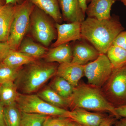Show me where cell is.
Here are the masks:
<instances>
[{"label": "cell", "mask_w": 126, "mask_h": 126, "mask_svg": "<svg viewBox=\"0 0 126 126\" xmlns=\"http://www.w3.org/2000/svg\"><path fill=\"white\" fill-rule=\"evenodd\" d=\"M11 50L7 42H0V63L4 59Z\"/></svg>", "instance_id": "cell-29"}, {"label": "cell", "mask_w": 126, "mask_h": 126, "mask_svg": "<svg viewBox=\"0 0 126 126\" xmlns=\"http://www.w3.org/2000/svg\"><path fill=\"white\" fill-rule=\"evenodd\" d=\"M4 119L6 126H20L21 112L16 103L4 107Z\"/></svg>", "instance_id": "cell-24"}, {"label": "cell", "mask_w": 126, "mask_h": 126, "mask_svg": "<svg viewBox=\"0 0 126 126\" xmlns=\"http://www.w3.org/2000/svg\"><path fill=\"white\" fill-rule=\"evenodd\" d=\"M104 92L115 108L126 104V64L113 70L106 83Z\"/></svg>", "instance_id": "cell-7"}, {"label": "cell", "mask_w": 126, "mask_h": 126, "mask_svg": "<svg viewBox=\"0 0 126 126\" xmlns=\"http://www.w3.org/2000/svg\"><path fill=\"white\" fill-rule=\"evenodd\" d=\"M52 18L43 11L35 6L30 16L29 29L33 37L47 47L57 38L55 24Z\"/></svg>", "instance_id": "cell-6"}, {"label": "cell", "mask_w": 126, "mask_h": 126, "mask_svg": "<svg viewBox=\"0 0 126 126\" xmlns=\"http://www.w3.org/2000/svg\"><path fill=\"white\" fill-rule=\"evenodd\" d=\"M71 45L73 58L72 62L84 65L89 61L97 58L100 53L92 45L87 41L81 39L75 41Z\"/></svg>", "instance_id": "cell-9"}, {"label": "cell", "mask_w": 126, "mask_h": 126, "mask_svg": "<svg viewBox=\"0 0 126 126\" xmlns=\"http://www.w3.org/2000/svg\"><path fill=\"white\" fill-rule=\"evenodd\" d=\"M108 116L100 112L75 108L70 111V118L82 126H98Z\"/></svg>", "instance_id": "cell-12"}, {"label": "cell", "mask_w": 126, "mask_h": 126, "mask_svg": "<svg viewBox=\"0 0 126 126\" xmlns=\"http://www.w3.org/2000/svg\"><path fill=\"white\" fill-rule=\"evenodd\" d=\"M124 30L118 16L104 20L87 17L81 23V38L99 53L106 54L116 37Z\"/></svg>", "instance_id": "cell-1"}, {"label": "cell", "mask_w": 126, "mask_h": 126, "mask_svg": "<svg viewBox=\"0 0 126 126\" xmlns=\"http://www.w3.org/2000/svg\"><path fill=\"white\" fill-rule=\"evenodd\" d=\"M120 121L122 123H123L125 126H126V118H121Z\"/></svg>", "instance_id": "cell-38"}, {"label": "cell", "mask_w": 126, "mask_h": 126, "mask_svg": "<svg viewBox=\"0 0 126 126\" xmlns=\"http://www.w3.org/2000/svg\"><path fill=\"white\" fill-rule=\"evenodd\" d=\"M117 119L113 115H111V116H108L98 126H113Z\"/></svg>", "instance_id": "cell-30"}, {"label": "cell", "mask_w": 126, "mask_h": 126, "mask_svg": "<svg viewBox=\"0 0 126 126\" xmlns=\"http://www.w3.org/2000/svg\"><path fill=\"white\" fill-rule=\"evenodd\" d=\"M120 0H92L87 6L85 13L88 17L97 19H107L111 18V8L114 3Z\"/></svg>", "instance_id": "cell-14"}, {"label": "cell", "mask_w": 126, "mask_h": 126, "mask_svg": "<svg viewBox=\"0 0 126 126\" xmlns=\"http://www.w3.org/2000/svg\"><path fill=\"white\" fill-rule=\"evenodd\" d=\"M16 103L21 112L70 118V111L51 105L37 94L19 93Z\"/></svg>", "instance_id": "cell-5"}, {"label": "cell", "mask_w": 126, "mask_h": 126, "mask_svg": "<svg viewBox=\"0 0 126 126\" xmlns=\"http://www.w3.org/2000/svg\"><path fill=\"white\" fill-rule=\"evenodd\" d=\"M80 5L83 11L85 13L86 9L87 7V4L86 2V0H79ZM86 14V13H85Z\"/></svg>", "instance_id": "cell-34"}, {"label": "cell", "mask_w": 126, "mask_h": 126, "mask_svg": "<svg viewBox=\"0 0 126 126\" xmlns=\"http://www.w3.org/2000/svg\"><path fill=\"white\" fill-rule=\"evenodd\" d=\"M70 101L71 107L73 109L79 108L98 112H107L118 119L115 107L98 88L90 84H79L75 87Z\"/></svg>", "instance_id": "cell-3"}, {"label": "cell", "mask_w": 126, "mask_h": 126, "mask_svg": "<svg viewBox=\"0 0 126 126\" xmlns=\"http://www.w3.org/2000/svg\"><path fill=\"white\" fill-rule=\"evenodd\" d=\"M6 5L12 4L16 5L20 4L25 0H5Z\"/></svg>", "instance_id": "cell-33"}, {"label": "cell", "mask_w": 126, "mask_h": 126, "mask_svg": "<svg viewBox=\"0 0 126 126\" xmlns=\"http://www.w3.org/2000/svg\"><path fill=\"white\" fill-rule=\"evenodd\" d=\"M48 49L35 43L30 37H25L21 43L18 51L36 59L43 58Z\"/></svg>", "instance_id": "cell-19"}, {"label": "cell", "mask_w": 126, "mask_h": 126, "mask_svg": "<svg viewBox=\"0 0 126 126\" xmlns=\"http://www.w3.org/2000/svg\"><path fill=\"white\" fill-rule=\"evenodd\" d=\"M71 119L63 117L48 116L43 126H66Z\"/></svg>", "instance_id": "cell-27"}, {"label": "cell", "mask_w": 126, "mask_h": 126, "mask_svg": "<svg viewBox=\"0 0 126 126\" xmlns=\"http://www.w3.org/2000/svg\"><path fill=\"white\" fill-rule=\"evenodd\" d=\"M66 126H82L77 122L73 121L72 119L68 123Z\"/></svg>", "instance_id": "cell-35"}, {"label": "cell", "mask_w": 126, "mask_h": 126, "mask_svg": "<svg viewBox=\"0 0 126 126\" xmlns=\"http://www.w3.org/2000/svg\"><path fill=\"white\" fill-rule=\"evenodd\" d=\"M43 58L47 63L56 62L60 64L72 62L73 54L71 45L67 43L52 47L48 50Z\"/></svg>", "instance_id": "cell-15"}, {"label": "cell", "mask_w": 126, "mask_h": 126, "mask_svg": "<svg viewBox=\"0 0 126 126\" xmlns=\"http://www.w3.org/2000/svg\"><path fill=\"white\" fill-rule=\"evenodd\" d=\"M0 7V12H1V10H2V7Z\"/></svg>", "instance_id": "cell-41"}, {"label": "cell", "mask_w": 126, "mask_h": 126, "mask_svg": "<svg viewBox=\"0 0 126 126\" xmlns=\"http://www.w3.org/2000/svg\"><path fill=\"white\" fill-rule=\"evenodd\" d=\"M5 5V0H0V7H3Z\"/></svg>", "instance_id": "cell-37"}, {"label": "cell", "mask_w": 126, "mask_h": 126, "mask_svg": "<svg viewBox=\"0 0 126 126\" xmlns=\"http://www.w3.org/2000/svg\"></svg>", "instance_id": "cell-42"}, {"label": "cell", "mask_w": 126, "mask_h": 126, "mask_svg": "<svg viewBox=\"0 0 126 126\" xmlns=\"http://www.w3.org/2000/svg\"><path fill=\"white\" fill-rule=\"evenodd\" d=\"M16 5L7 4L0 12V42H7L15 16Z\"/></svg>", "instance_id": "cell-16"}, {"label": "cell", "mask_w": 126, "mask_h": 126, "mask_svg": "<svg viewBox=\"0 0 126 126\" xmlns=\"http://www.w3.org/2000/svg\"><path fill=\"white\" fill-rule=\"evenodd\" d=\"M37 60L18 50H11L2 62L11 67H20Z\"/></svg>", "instance_id": "cell-21"}, {"label": "cell", "mask_w": 126, "mask_h": 126, "mask_svg": "<svg viewBox=\"0 0 126 126\" xmlns=\"http://www.w3.org/2000/svg\"><path fill=\"white\" fill-rule=\"evenodd\" d=\"M55 27L57 36L56 41L52 44V47L82 39L81 23L73 22L63 24L55 23Z\"/></svg>", "instance_id": "cell-10"}, {"label": "cell", "mask_w": 126, "mask_h": 126, "mask_svg": "<svg viewBox=\"0 0 126 126\" xmlns=\"http://www.w3.org/2000/svg\"><path fill=\"white\" fill-rule=\"evenodd\" d=\"M36 94L41 99L55 107L66 110L71 107L70 99L61 97L49 86L40 90Z\"/></svg>", "instance_id": "cell-18"}, {"label": "cell", "mask_w": 126, "mask_h": 126, "mask_svg": "<svg viewBox=\"0 0 126 126\" xmlns=\"http://www.w3.org/2000/svg\"><path fill=\"white\" fill-rule=\"evenodd\" d=\"M106 54L111 63L113 70L126 64V50L122 48L112 45Z\"/></svg>", "instance_id": "cell-23"}, {"label": "cell", "mask_w": 126, "mask_h": 126, "mask_svg": "<svg viewBox=\"0 0 126 126\" xmlns=\"http://www.w3.org/2000/svg\"><path fill=\"white\" fill-rule=\"evenodd\" d=\"M0 126H6L4 119V107L0 101Z\"/></svg>", "instance_id": "cell-32"}, {"label": "cell", "mask_w": 126, "mask_h": 126, "mask_svg": "<svg viewBox=\"0 0 126 126\" xmlns=\"http://www.w3.org/2000/svg\"><path fill=\"white\" fill-rule=\"evenodd\" d=\"M114 126H125L124 124L123 123H122L120 121H117L116 122L115 124H114Z\"/></svg>", "instance_id": "cell-36"}, {"label": "cell", "mask_w": 126, "mask_h": 126, "mask_svg": "<svg viewBox=\"0 0 126 126\" xmlns=\"http://www.w3.org/2000/svg\"><path fill=\"white\" fill-rule=\"evenodd\" d=\"M126 7V0H120Z\"/></svg>", "instance_id": "cell-39"}, {"label": "cell", "mask_w": 126, "mask_h": 126, "mask_svg": "<svg viewBox=\"0 0 126 126\" xmlns=\"http://www.w3.org/2000/svg\"><path fill=\"white\" fill-rule=\"evenodd\" d=\"M17 87L14 82H6L0 86V101L3 107L16 103L18 96Z\"/></svg>", "instance_id": "cell-20"}, {"label": "cell", "mask_w": 126, "mask_h": 126, "mask_svg": "<svg viewBox=\"0 0 126 126\" xmlns=\"http://www.w3.org/2000/svg\"><path fill=\"white\" fill-rule=\"evenodd\" d=\"M29 0L50 16L55 23L62 24L63 19L58 0Z\"/></svg>", "instance_id": "cell-17"}, {"label": "cell", "mask_w": 126, "mask_h": 126, "mask_svg": "<svg viewBox=\"0 0 126 126\" xmlns=\"http://www.w3.org/2000/svg\"><path fill=\"white\" fill-rule=\"evenodd\" d=\"M56 75L65 79L76 87L84 75V65L72 62L60 64L58 67Z\"/></svg>", "instance_id": "cell-13"}, {"label": "cell", "mask_w": 126, "mask_h": 126, "mask_svg": "<svg viewBox=\"0 0 126 126\" xmlns=\"http://www.w3.org/2000/svg\"><path fill=\"white\" fill-rule=\"evenodd\" d=\"M49 86L61 97L68 99L71 98L75 88L65 79L56 75Z\"/></svg>", "instance_id": "cell-22"}, {"label": "cell", "mask_w": 126, "mask_h": 126, "mask_svg": "<svg viewBox=\"0 0 126 126\" xmlns=\"http://www.w3.org/2000/svg\"><path fill=\"white\" fill-rule=\"evenodd\" d=\"M47 116L36 113L21 112L20 126H43Z\"/></svg>", "instance_id": "cell-26"}, {"label": "cell", "mask_w": 126, "mask_h": 126, "mask_svg": "<svg viewBox=\"0 0 126 126\" xmlns=\"http://www.w3.org/2000/svg\"><path fill=\"white\" fill-rule=\"evenodd\" d=\"M115 110L118 119L126 118V104L115 108Z\"/></svg>", "instance_id": "cell-31"}, {"label": "cell", "mask_w": 126, "mask_h": 126, "mask_svg": "<svg viewBox=\"0 0 126 126\" xmlns=\"http://www.w3.org/2000/svg\"><path fill=\"white\" fill-rule=\"evenodd\" d=\"M113 68L106 54H100L97 58L84 65V75L91 86L99 88L110 78Z\"/></svg>", "instance_id": "cell-8"}, {"label": "cell", "mask_w": 126, "mask_h": 126, "mask_svg": "<svg viewBox=\"0 0 126 126\" xmlns=\"http://www.w3.org/2000/svg\"><path fill=\"white\" fill-rule=\"evenodd\" d=\"M112 45L126 50V31H123L118 34L113 41Z\"/></svg>", "instance_id": "cell-28"}, {"label": "cell", "mask_w": 126, "mask_h": 126, "mask_svg": "<svg viewBox=\"0 0 126 126\" xmlns=\"http://www.w3.org/2000/svg\"><path fill=\"white\" fill-rule=\"evenodd\" d=\"M92 0H86V2H87V4H88V3H89L91 2Z\"/></svg>", "instance_id": "cell-40"}, {"label": "cell", "mask_w": 126, "mask_h": 126, "mask_svg": "<svg viewBox=\"0 0 126 126\" xmlns=\"http://www.w3.org/2000/svg\"><path fill=\"white\" fill-rule=\"evenodd\" d=\"M23 67H14L0 63V84L15 81Z\"/></svg>", "instance_id": "cell-25"}, {"label": "cell", "mask_w": 126, "mask_h": 126, "mask_svg": "<svg viewBox=\"0 0 126 126\" xmlns=\"http://www.w3.org/2000/svg\"><path fill=\"white\" fill-rule=\"evenodd\" d=\"M35 6L29 0L16 5L15 16L7 41L11 50H18L29 30L31 15Z\"/></svg>", "instance_id": "cell-4"}, {"label": "cell", "mask_w": 126, "mask_h": 126, "mask_svg": "<svg viewBox=\"0 0 126 126\" xmlns=\"http://www.w3.org/2000/svg\"><path fill=\"white\" fill-rule=\"evenodd\" d=\"M63 20L67 23H82L85 19L79 0H58Z\"/></svg>", "instance_id": "cell-11"}, {"label": "cell", "mask_w": 126, "mask_h": 126, "mask_svg": "<svg viewBox=\"0 0 126 126\" xmlns=\"http://www.w3.org/2000/svg\"><path fill=\"white\" fill-rule=\"evenodd\" d=\"M23 67L15 83L21 94H30L38 91L55 76L58 66L55 63L37 60Z\"/></svg>", "instance_id": "cell-2"}]
</instances>
